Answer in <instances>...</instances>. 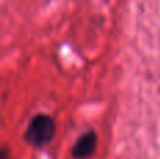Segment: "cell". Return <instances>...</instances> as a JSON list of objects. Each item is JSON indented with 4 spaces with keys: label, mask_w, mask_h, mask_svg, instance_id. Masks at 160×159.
Instances as JSON below:
<instances>
[{
    "label": "cell",
    "mask_w": 160,
    "mask_h": 159,
    "mask_svg": "<svg viewBox=\"0 0 160 159\" xmlns=\"http://www.w3.org/2000/svg\"><path fill=\"white\" fill-rule=\"evenodd\" d=\"M53 135L55 123L47 114H37L32 117L25 130V140L34 146H44L49 144Z\"/></svg>",
    "instance_id": "1"
},
{
    "label": "cell",
    "mask_w": 160,
    "mask_h": 159,
    "mask_svg": "<svg viewBox=\"0 0 160 159\" xmlns=\"http://www.w3.org/2000/svg\"><path fill=\"white\" fill-rule=\"evenodd\" d=\"M97 138L94 132H86L76 141L75 146H73V155L76 158H86L94 151L96 148Z\"/></svg>",
    "instance_id": "2"
}]
</instances>
